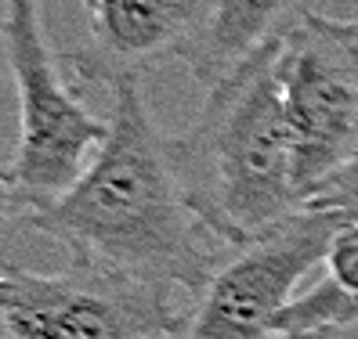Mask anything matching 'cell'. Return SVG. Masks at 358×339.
<instances>
[{
  "mask_svg": "<svg viewBox=\"0 0 358 339\" xmlns=\"http://www.w3.org/2000/svg\"><path fill=\"white\" fill-rule=\"evenodd\" d=\"M76 4H83V8H87V11H91V4H94V0H76Z\"/></svg>",
  "mask_w": 358,
  "mask_h": 339,
  "instance_id": "7c38bea8",
  "label": "cell"
},
{
  "mask_svg": "<svg viewBox=\"0 0 358 339\" xmlns=\"http://www.w3.org/2000/svg\"><path fill=\"white\" fill-rule=\"evenodd\" d=\"M109 91V137L91 170L66 199L26 224L55 239L69 264L166 285L192 300L231 249L188 202L141 76H120Z\"/></svg>",
  "mask_w": 358,
  "mask_h": 339,
  "instance_id": "6da1fadb",
  "label": "cell"
},
{
  "mask_svg": "<svg viewBox=\"0 0 358 339\" xmlns=\"http://www.w3.org/2000/svg\"><path fill=\"white\" fill-rule=\"evenodd\" d=\"M171 156L192 209L228 249L301 213L297 141L275 76V44L206 91L196 123L171 137Z\"/></svg>",
  "mask_w": 358,
  "mask_h": 339,
  "instance_id": "7a4b0ae2",
  "label": "cell"
},
{
  "mask_svg": "<svg viewBox=\"0 0 358 339\" xmlns=\"http://www.w3.org/2000/svg\"><path fill=\"white\" fill-rule=\"evenodd\" d=\"M178 289L69 264L58 274L4 267L0 317L11 339H174Z\"/></svg>",
  "mask_w": 358,
  "mask_h": 339,
  "instance_id": "5b68a950",
  "label": "cell"
},
{
  "mask_svg": "<svg viewBox=\"0 0 358 339\" xmlns=\"http://www.w3.org/2000/svg\"><path fill=\"white\" fill-rule=\"evenodd\" d=\"M4 339H11V336H8V332H4Z\"/></svg>",
  "mask_w": 358,
  "mask_h": 339,
  "instance_id": "4fadbf2b",
  "label": "cell"
},
{
  "mask_svg": "<svg viewBox=\"0 0 358 339\" xmlns=\"http://www.w3.org/2000/svg\"><path fill=\"white\" fill-rule=\"evenodd\" d=\"M326 278L358 296V220H348L341 235L333 239V249L326 257Z\"/></svg>",
  "mask_w": 358,
  "mask_h": 339,
  "instance_id": "30bf717a",
  "label": "cell"
},
{
  "mask_svg": "<svg viewBox=\"0 0 358 339\" xmlns=\"http://www.w3.org/2000/svg\"><path fill=\"white\" fill-rule=\"evenodd\" d=\"M275 76L308 206L358 156V22L304 11L275 44Z\"/></svg>",
  "mask_w": 358,
  "mask_h": 339,
  "instance_id": "277c9868",
  "label": "cell"
},
{
  "mask_svg": "<svg viewBox=\"0 0 358 339\" xmlns=\"http://www.w3.org/2000/svg\"><path fill=\"white\" fill-rule=\"evenodd\" d=\"M304 209H322V213H336L344 220H358V156L326 188H319Z\"/></svg>",
  "mask_w": 358,
  "mask_h": 339,
  "instance_id": "9c48e42d",
  "label": "cell"
},
{
  "mask_svg": "<svg viewBox=\"0 0 358 339\" xmlns=\"http://www.w3.org/2000/svg\"><path fill=\"white\" fill-rule=\"evenodd\" d=\"M344 224L336 213L301 209L257 242L231 249L203 292L188 300L174 339H279L275 322L297 300L304 274L326 264Z\"/></svg>",
  "mask_w": 358,
  "mask_h": 339,
  "instance_id": "8992f818",
  "label": "cell"
},
{
  "mask_svg": "<svg viewBox=\"0 0 358 339\" xmlns=\"http://www.w3.org/2000/svg\"><path fill=\"white\" fill-rule=\"evenodd\" d=\"M4 54L18 91V141L4 174L8 213L36 217L62 202L109 137L55 54L40 0H4Z\"/></svg>",
  "mask_w": 358,
  "mask_h": 339,
  "instance_id": "3957f363",
  "label": "cell"
},
{
  "mask_svg": "<svg viewBox=\"0 0 358 339\" xmlns=\"http://www.w3.org/2000/svg\"><path fill=\"white\" fill-rule=\"evenodd\" d=\"M304 11V0H196L181 66L210 91L279 44Z\"/></svg>",
  "mask_w": 358,
  "mask_h": 339,
  "instance_id": "ba28073f",
  "label": "cell"
},
{
  "mask_svg": "<svg viewBox=\"0 0 358 339\" xmlns=\"http://www.w3.org/2000/svg\"><path fill=\"white\" fill-rule=\"evenodd\" d=\"M279 339H336V336H279Z\"/></svg>",
  "mask_w": 358,
  "mask_h": 339,
  "instance_id": "8fae6325",
  "label": "cell"
},
{
  "mask_svg": "<svg viewBox=\"0 0 358 339\" xmlns=\"http://www.w3.org/2000/svg\"><path fill=\"white\" fill-rule=\"evenodd\" d=\"M91 47L76 54V80L141 76L159 61H181L192 36L196 0H94Z\"/></svg>",
  "mask_w": 358,
  "mask_h": 339,
  "instance_id": "52a82bcc",
  "label": "cell"
}]
</instances>
